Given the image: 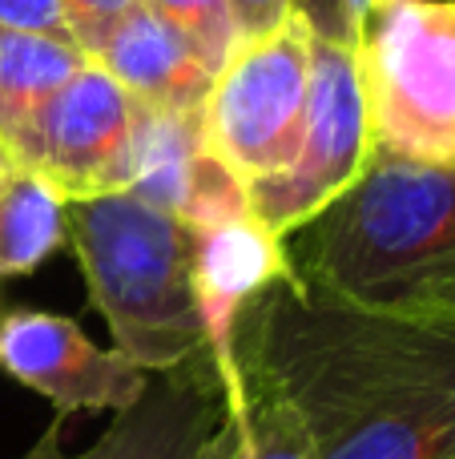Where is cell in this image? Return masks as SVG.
Returning a JSON list of instances; mask_svg holds the SVG:
<instances>
[{
  "mask_svg": "<svg viewBox=\"0 0 455 459\" xmlns=\"http://www.w3.org/2000/svg\"><path fill=\"white\" fill-rule=\"evenodd\" d=\"M185 226H190L193 286H198V310L210 342V367L218 387H230L242 375L234 355V331L242 310L270 282L295 274V266L282 250V238L250 214V202Z\"/></svg>",
  "mask_w": 455,
  "mask_h": 459,
  "instance_id": "obj_9",
  "label": "cell"
},
{
  "mask_svg": "<svg viewBox=\"0 0 455 459\" xmlns=\"http://www.w3.org/2000/svg\"><path fill=\"white\" fill-rule=\"evenodd\" d=\"M234 355L298 411L314 459H455V323L363 310L287 274L242 310Z\"/></svg>",
  "mask_w": 455,
  "mask_h": 459,
  "instance_id": "obj_1",
  "label": "cell"
},
{
  "mask_svg": "<svg viewBox=\"0 0 455 459\" xmlns=\"http://www.w3.org/2000/svg\"><path fill=\"white\" fill-rule=\"evenodd\" d=\"M0 367L45 395L56 415L125 411L150 387V371L121 351H101L73 318L48 310H13L0 318Z\"/></svg>",
  "mask_w": 455,
  "mask_h": 459,
  "instance_id": "obj_8",
  "label": "cell"
},
{
  "mask_svg": "<svg viewBox=\"0 0 455 459\" xmlns=\"http://www.w3.org/2000/svg\"><path fill=\"white\" fill-rule=\"evenodd\" d=\"M69 238L64 198L29 169L8 166L0 178V282L32 274Z\"/></svg>",
  "mask_w": 455,
  "mask_h": 459,
  "instance_id": "obj_14",
  "label": "cell"
},
{
  "mask_svg": "<svg viewBox=\"0 0 455 459\" xmlns=\"http://www.w3.org/2000/svg\"><path fill=\"white\" fill-rule=\"evenodd\" d=\"M311 105V24L290 16L242 37L214 73L202 105L206 150L242 182L279 174L298 158Z\"/></svg>",
  "mask_w": 455,
  "mask_h": 459,
  "instance_id": "obj_5",
  "label": "cell"
},
{
  "mask_svg": "<svg viewBox=\"0 0 455 459\" xmlns=\"http://www.w3.org/2000/svg\"><path fill=\"white\" fill-rule=\"evenodd\" d=\"M166 379L142 391L137 403H129L125 411H117L113 428L89 447L85 455L73 459H193L198 447L206 444V436L218 423V399L210 391L206 379H198V371L177 367V371H161ZM29 459H61L56 452V428H48V436L40 439V447H32Z\"/></svg>",
  "mask_w": 455,
  "mask_h": 459,
  "instance_id": "obj_11",
  "label": "cell"
},
{
  "mask_svg": "<svg viewBox=\"0 0 455 459\" xmlns=\"http://www.w3.org/2000/svg\"><path fill=\"white\" fill-rule=\"evenodd\" d=\"M295 13L311 24L314 37H327V40H347L355 45V29L347 21V4L343 0H290Z\"/></svg>",
  "mask_w": 455,
  "mask_h": 459,
  "instance_id": "obj_19",
  "label": "cell"
},
{
  "mask_svg": "<svg viewBox=\"0 0 455 459\" xmlns=\"http://www.w3.org/2000/svg\"><path fill=\"white\" fill-rule=\"evenodd\" d=\"M8 166H13V161H8V158H0V178L8 174Z\"/></svg>",
  "mask_w": 455,
  "mask_h": 459,
  "instance_id": "obj_21",
  "label": "cell"
},
{
  "mask_svg": "<svg viewBox=\"0 0 455 459\" xmlns=\"http://www.w3.org/2000/svg\"><path fill=\"white\" fill-rule=\"evenodd\" d=\"M367 109L355 45L311 32V105L298 158L279 174L246 182L250 214L287 238L322 214L371 161Z\"/></svg>",
  "mask_w": 455,
  "mask_h": 459,
  "instance_id": "obj_7",
  "label": "cell"
},
{
  "mask_svg": "<svg viewBox=\"0 0 455 459\" xmlns=\"http://www.w3.org/2000/svg\"><path fill=\"white\" fill-rule=\"evenodd\" d=\"M93 61L150 113H202L218 73L174 21L145 4L109 32Z\"/></svg>",
  "mask_w": 455,
  "mask_h": 459,
  "instance_id": "obj_10",
  "label": "cell"
},
{
  "mask_svg": "<svg viewBox=\"0 0 455 459\" xmlns=\"http://www.w3.org/2000/svg\"><path fill=\"white\" fill-rule=\"evenodd\" d=\"M347 4V21H351V29H355V37H359V29H363V21H367L371 13H375L383 0H343Z\"/></svg>",
  "mask_w": 455,
  "mask_h": 459,
  "instance_id": "obj_20",
  "label": "cell"
},
{
  "mask_svg": "<svg viewBox=\"0 0 455 459\" xmlns=\"http://www.w3.org/2000/svg\"><path fill=\"white\" fill-rule=\"evenodd\" d=\"M64 230L85 270L93 307L117 351L142 371L210 363L193 286L190 226L133 190L64 202Z\"/></svg>",
  "mask_w": 455,
  "mask_h": 459,
  "instance_id": "obj_3",
  "label": "cell"
},
{
  "mask_svg": "<svg viewBox=\"0 0 455 459\" xmlns=\"http://www.w3.org/2000/svg\"><path fill=\"white\" fill-rule=\"evenodd\" d=\"M0 24L24 32H45L56 40H73L61 0H0Z\"/></svg>",
  "mask_w": 455,
  "mask_h": 459,
  "instance_id": "obj_17",
  "label": "cell"
},
{
  "mask_svg": "<svg viewBox=\"0 0 455 459\" xmlns=\"http://www.w3.org/2000/svg\"><path fill=\"white\" fill-rule=\"evenodd\" d=\"M222 391L226 415H218L214 431L193 459H314L311 431L287 399L246 375Z\"/></svg>",
  "mask_w": 455,
  "mask_h": 459,
  "instance_id": "obj_12",
  "label": "cell"
},
{
  "mask_svg": "<svg viewBox=\"0 0 455 459\" xmlns=\"http://www.w3.org/2000/svg\"><path fill=\"white\" fill-rule=\"evenodd\" d=\"M142 4L153 8L158 16H166V21H174L210 56L214 69H222L230 48L238 45V29H234L226 0H142Z\"/></svg>",
  "mask_w": 455,
  "mask_h": 459,
  "instance_id": "obj_15",
  "label": "cell"
},
{
  "mask_svg": "<svg viewBox=\"0 0 455 459\" xmlns=\"http://www.w3.org/2000/svg\"><path fill=\"white\" fill-rule=\"evenodd\" d=\"M0 158H8V153H4V150H0Z\"/></svg>",
  "mask_w": 455,
  "mask_h": 459,
  "instance_id": "obj_22",
  "label": "cell"
},
{
  "mask_svg": "<svg viewBox=\"0 0 455 459\" xmlns=\"http://www.w3.org/2000/svg\"><path fill=\"white\" fill-rule=\"evenodd\" d=\"M306 226L311 286L363 310L455 323V166L371 153Z\"/></svg>",
  "mask_w": 455,
  "mask_h": 459,
  "instance_id": "obj_2",
  "label": "cell"
},
{
  "mask_svg": "<svg viewBox=\"0 0 455 459\" xmlns=\"http://www.w3.org/2000/svg\"><path fill=\"white\" fill-rule=\"evenodd\" d=\"M142 0H61V13L69 21L73 32V45L93 61L101 53V45L109 40V32L125 21Z\"/></svg>",
  "mask_w": 455,
  "mask_h": 459,
  "instance_id": "obj_16",
  "label": "cell"
},
{
  "mask_svg": "<svg viewBox=\"0 0 455 459\" xmlns=\"http://www.w3.org/2000/svg\"><path fill=\"white\" fill-rule=\"evenodd\" d=\"M226 4H230L238 40L242 37H262V32L279 29L282 21L295 16V4H290V0H226Z\"/></svg>",
  "mask_w": 455,
  "mask_h": 459,
  "instance_id": "obj_18",
  "label": "cell"
},
{
  "mask_svg": "<svg viewBox=\"0 0 455 459\" xmlns=\"http://www.w3.org/2000/svg\"><path fill=\"white\" fill-rule=\"evenodd\" d=\"M145 109L89 61L8 142V161L48 182L64 202L129 190L142 158Z\"/></svg>",
  "mask_w": 455,
  "mask_h": 459,
  "instance_id": "obj_6",
  "label": "cell"
},
{
  "mask_svg": "<svg viewBox=\"0 0 455 459\" xmlns=\"http://www.w3.org/2000/svg\"><path fill=\"white\" fill-rule=\"evenodd\" d=\"M355 61L371 150L455 166V0H383Z\"/></svg>",
  "mask_w": 455,
  "mask_h": 459,
  "instance_id": "obj_4",
  "label": "cell"
},
{
  "mask_svg": "<svg viewBox=\"0 0 455 459\" xmlns=\"http://www.w3.org/2000/svg\"><path fill=\"white\" fill-rule=\"evenodd\" d=\"M85 65L89 56L73 40L0 24V150H8L24 121Z\"/></svg>",
  "mask_w": 455,
  "mask_h": 459,
  "instance_id": "obj_13",
  "label": "cell"
}]
</instances>
